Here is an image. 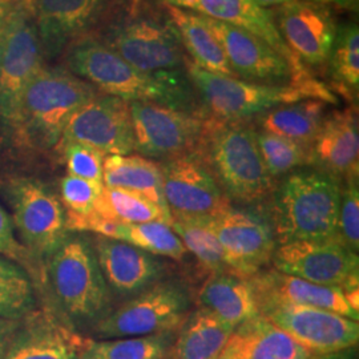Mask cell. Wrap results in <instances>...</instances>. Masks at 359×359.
Segmentation results:
<instances>
[{
	"instance_id": "1",
	"label": "cell",
	"mask_w": 359,
	"mask_h": 359,
	"mask_svg": "<svg viewBox=\"0 0 359 359\" xmlns=\"http://www.w3.org/2000/svg\"><path fill=\"white\" fill-rule=\"evenodd\" d=\"M68 65L77 77L86 79L105 95L128 103L147 102L196 112L192 83L180 69L142 72L112 48L95 41L75 47L68 56Z\"/></svg>"
},
{
	"instance_id": "2",
	"label": "cell",
	"mask_w": 359,
	"mask_h": 359,
	"mask_svg": "<svg viewBox=\"0 0 359 359\" xmlns=\"http://www.w3.org/2000/svg\"><path fill=\"white\" fill-rule=\"evenodd\" d=\"M342 182L318 169L287 175L273 196V234L280 245L337 237Z\"/></svg>"
},
{
	"instance_id": "3",
	"label": "cell",
	"mask_w": 359,
	"mask_h": 359,
	"mask_svg": "<svg viewBox=\"0 0 359 359\" xmlns=\"http://www.w3.org/2000/svg\"><path fill=\"white\" fill-rule=\"evenodd\" d=\"M197 152L229 200L252 204L273 192L274 179L262 161L256 130L245 126L244 121H224L206 116Z\"/></svg>"
},
{
	"instance_id": "4",
	"label": "cell",
	"mask_w": 359,
	"mask_h": 359,
	"mask_svg": "<svg viewBox=\"0 0 359 359\" xmlns=\"http://www.w3.org/2000/svg\"><path fill=\"white\" fill-rule=\"evenodd\" d=\"M97 96L93 86L62 68H43L23 93L13 129L19 144L50 149L77 111Z\"/></svg>"
},
{
	"instance_id": "5",
	"label": "cell",
	"mask_w": 359,
	"mask_h": 359,
	"mask_svg": "<svg viewBox=\"0 0 359 359\" xmlns=\"http://www.w3.org/2000/svg\"><path fill=\"white\" fill-rule=\"evenodd\" d=\"M46 259L47 280L65 316L76 322L102 318L111 304V290L92 243L83 236H67Z\"/></svg>"
},
{
	"instance_id": "6",
	"label": "cell",
	"mask_w": 359,
	"mask_h": 359,
	"mask_svg": "<svg viewBox=\"0 0 359 359\" xmlns=\"http://www.w3.org/2000/svg\"><path fill=\"white\" fill-rule=\"evenodd\" d=\"M187 75L193 87L200 93L212 117L224 121H244L270 109L317 99L325 103H337L329 88L316 90L295 86H271L240 80L237 77L222 76L206 72L184 56Z\"/></svg>"
},
{
	"instance_id": "7",
	"label": "cell",
	"mask_w": 359,
	"mask_h": 359,
	"mask_svg": "<svg viewBox=\"0 0 359 359\" xmlns=\"http://www.w3.org/2000/svg\"><path fill=\"white\" fill-rule=\"evenodd\" d=\"M191 308L192 297L187 285L164 278L108 310L95 322L92 332L107 339L172 333L179 330Z\"/></svg>"
},
{
	"instance_id": "8",
	"label": "cell",
	"mask_w": 359,
	"mask_h": 359,
	"mask_svg": "<svg viewBox=\"0 0 359 359\" xmlns=\"http://www.w3.org/2000/svg\"><path fill=\"white\" fill-rule=\"evenodd\" d=\"M277 271L309 283L341 287L359 311V258L338 237L280 245L271 257Z\"/></svg>"
},
{
	"instance_id": "9",
	"label": "cell",
	"mask_w": 359,
	"mask_h": 359,
	"mask_svg": "<svg viewBox=\"0 0 359 359\" xmlns=\"http://www.w3.org/2000/svg\"><path fill=\"white\" fill-rule=\"evenodd\" d=\"M6 194L13 210V224L34 258H47L65 241V208L60 198L41 181L13 179Z\"/></svg>"
},
{
	"instance_id": "10",
	"label": "cell",
	"mask_w": 359,
	"mask_h": 359,
	"mask_svg": "<svg viewBox=\"0 0 359 359\" xmlns=\"http://www.w3.org/2000/svg\"><path fill=\"white\" fill-rule=\"evenodd\" d=\"M129 105L135 151L142 156L167 161L197 152L205 130L204 114L147 102H132Z\"/></svg>"
},
{
	"instance_id": "11",
	"label": "cell",
	"mask_w": 359,
	"mask_h": 359,
	"mask_svg": "<svg viewBox=\"0 0 359 359\" xmlns=\"http://www.w3.org/2000/svg\"><path fill=\"white\" fill-rule=\"evenodd\" d=\"M257 304L259 316L289 334L311 354H327L358 345V321L290 302L261 299Z\"/></svg>"
},
{
	"instance_id": "12",
	"label": "cell",
	"mask_w": 359,
	"mask_h": 359,
	"mask_svg": "<svg viewBox=\"0 0 359 359\" xmlns=\"http://www.w3.org/2000/svg\"><path fill=\"white\" fill-rule=\"evenodd\" d=\"M160 168L172 218H213L231 208V200L198 152L170 158Z\"/></svg>"
},
{
	"instance_id": "13",
	"label": "cell",
	"mask_w": 359,
	"mask_h": 359,
	"mask_svg": "<svg viewBox=\"0 0 359 359\" xmlns=\"http://www.w3.org/2000/svg\"><path fill=\"white\" fill-rule=\"evenodd\" d=\"M43 68L36 27L25 11H13L0 38V121L7 127L27 87Z\"/></svg>"
},
{
	"instance_id": "14",
	"label": "cell",
	"mask_w": 359,
	"mask_h": 359,
	"mask_svg": "<svg viewBox=\"0 0 359 359\" xmlns=\"http://www.w3.org/2000/svg\"><path fill=\"white\" fill-rule=\"evenodd\" d=\"M67 142L90 145L105 156L132 154L135 133L128 102L109 95L96 96L72 116L56 147Z\"/></svg>"
},
{
	"instance_id": "15",
	"label": "cell",
	"mask_w": 359,
	"mask_h": 359,
	"mask_svg": "<svg viewBox=\"0 0 359 359\" xmlns=\"http://www.w3.org/2000/svg\"><path fill=\"white\" fill-rule=\"evenodd\" d=\"M206 222L222 245L233 274L249 280L271 261L276 238L261 218L231 206Z\"/></svg>"
},
{
	"instance_id": "16",
	"label": "cell",
	"mask_w": 359,
	"mask_h": 359,
	"mask_svg": "<svg viewBox=\"0 0 359 359\" xmlns=\"http://www.w3.org/2000/svg\"><path fill=\"white\" fill-rule=\"evenodd\" d=\"M273 13L286 46L304 65L327 63L338 27L329 6L289 0Z\"/></svg>"
},
{
	"instance_id": "17",
	"label": "cell",
	"mask_w": 359,
	"mask_h": 359,
	"mask_svg": "<svg viewBox=\"0 0 359 359\" xmlns=\"http://www.w3.org/2000/svg\"><path fill=\"white\" fill-rule=\"evenodd\" d=\"M194 13L229 23L266 43L289 63L295 87L321 88L325 84L310 75L306 65L286 46L276 25L273 13L258 6L255 0H197Z\"/></svg>"
},
{
	"instance_id": "18",
	"label": "cell",
	"mask_w": 359,
	"mask_h": 359,
	"mask_svg": "<svg viewBox=\"0 0 359 359\" xmlns=\"http://www.w3.org/2000/svg\"><path fill=\"white\" fill-rule=\"evenodd\" d=\"M112 50L142 72L179 69L184 62L181 40L172 22L132 20L116 31Z\"/></svg>"
},
{
	"instance_id": "19",
	"label": "cell",
	"mask_w": 359,
	"mask_h": 359,
	"mask_svg": "<svg viewBox=\"0 0 359 359\" xmlns=\"http://www.w3.org/2000/svg\"><path fill=\"white\" fill-rule=\"evenodd\" d=\"M204 19L218 39L237 79L241 77L250 83H270L271 86L293 83L290 65L266 43L229 23L208 16Z\"/></svg>"
},
{
	"instance_id": "20",
	"label": "cell",
	"mask_w": 359,
	"mask_h": 359,
	"mask_svg": "<svg viewBox=\"0 0 359 359\" xmlns=\"http://www.w3.org/2000/svg\"><path fill=\"white\" fill-rule=\"evenodd\" d=\"M92 245L104 280L116 294L133 297L167 278L169 265L161 257L103 236H96Z\"/></svg>"
},
{
	"instance_id": "21",
	"label": "cell",
	"mask_w": 359,
	"mask_h": 359,
	"mask_svg": "<svg viewBox=\"0 0 359 359\" xmlns=\"http://www.w3.org/2000/svg\"><path fill=\"white\" fill-rule=\"evenodd\" d=\"M86 341L50 311L34 309L19 320L3 359H80Z\"/></svg>"
},
{
	"instance_id": "22",
	"label": "cell",
	"mask_w": 359,
	"mask_h": 359,
	"mask_svg": "<svg viewBox=\"0 0 359 359\" xmlns=\"http://www.w3.org/2000/svg\"><path fill=\"white\" fill-rule=\"evenodd\" d=\"M309 165L329 173L341 182L358 177L359 128L357 108L325 116L309 149Z\"/></svg>"
},
{
	"instance_id": "23",
	"label": "cell",
	"mask_w": 359,
	"mask_h": 359,
	"mask_svg": "<svg viewBox=\"0 0 359 359\" xmlns=\"http://www.w3.org/2000/svg\"><path fill=\"white\" fill-rule=\"evenodd\" d=\"M249 280L257 301L273 299L323 309L358 321L359 311L350 306L345 292L341 287L309 283L276 269L257 273Z\"/></svg>"
},
{
	"instance_id": "24",
	"label": "cell",
	"mask_w": 359,
	"mask_h": 359,
	"mask_svg": "<svg viewBox=\"0 0 359 359\" xmlns=\"http://www.w3.org/2000/svg\"><path fill=\"white\" fill-rule=\"evenodd\" d=\"M200 308L216 314L234 329L259 316L250 280L231 274H210L197 295Z\"/></svg>"
},
{
	"instance_id": "25",
	"label": "cell",
	"mask_w": 359,
	"mask_h": 359,
	"mask_svg": "<svg viewBox=\"0 0 359 359\" xmlns=\"http://www.w3.org/2000/svg\"><path fill=\"white\" fill-rule=\"evenodd\" d=\"M100 0H39L38 35L41 48L56 55L68 40L90 25Z\"/></svg>"
},
{
	"instance_id": "26",
	"label": "cell",
	"mask_w": 359,
	"mask_h": 359,
	"mask_svg": "<svg viewBox=\"0 0 359 359\" xmlns=\"http://www.w3.org/2000/svg\"><path fill=\"white\" fill-rule=\"evenodd\" d=\"M167 10L172 25L179 34L181 44L189 52L194 65L215 75L237 77L218 39L206 25L201 13L169 4H167Z\"/></svg>"
},
{
	"instance_id": "27",
	"label": "cell",
	"mask_w": 359,
	"mask_h": 359,
	"mask_svg": "<svg viewBox=\"0 0 359 359\" xmlns=\"http://www.w3.org/2000/svg\"><path fill=\"white\" fill-rule=\"evenodd\" d=\"M234 327L204 308L191 311L180 326L172 359H215L228 344Z\"/></svg>"
},
{
	"instance_id": "28",
	"label": "cell",
	"mask_w": 359,
	"mask_h": 359,
	"mask_svg": "<svg viewBox=\"0 0 359 359\" xmlns=\"http://www.w3.org/2000/svg\"><path fill=\"white\" fill-rule=\"evenodd\" d=\"M103 181L108 188H120L144 194L169 212L163 192L161 168L151 158L139 154L105 156Z\"/></svg>"
},
{
	"instance_id": "29",
	"label": "cell",
	"mask_w": 359,
	"mask_h": 359,
	"mask_svg": "<svg viewBox=\"0 0 359 359\" xmlns=\"http://www.w3.org/2000/svg\"><path fill=\"white\" fill-rule=\"evenodd\" d=\"M326 103L308 99L285 104L259 115L261 130L274 133L310 149L325 118Z\"/></svg>"
},
{
	"instance_id": "30",
	"label": "cell",
	"mask_w": 359,
	"mask_h": 359,
	"mask_svg": "<svg viewBox=\"0 0 359 359\" xmlns=\"http://www.w3.org/2000/svg\"><path fill=\"white\" fill-rule=\"evenodd\" d=\"M173 333L104 341L87 338L80 359H168L175 342Z\"/></svg>"
},
{
	"instance_id": "31",
	"label": "cell",
	"mask_w": 359,
	"mask_h": 359,
	"mask_svg": "<svg viewBox=\"0 0 359 359\" xmlns=\"http://www.w3.org/2000/svg\"><path fill=\"white\" fill-rule=\"evenodd\" d=\"M236 329L246 339V359H308L311 355L306 347L262 316Z\"/></svg>"
},
{
	"instance_id": "32",
	"label": "cell",
	"mask_w": 359,
	"mask_h": 359,
	"mask_svg": "<svg viewBox=\"0 0 359 359\" xmlns=\"http://www.w3.org/2000/svg\"><path fill=\"white\" fill-rule=\"evenodd\" d=\"M96 212L104 218L120 224L164 222L172 225L173 222L172 215L147 196L105 185Z\"/></svg>"
},
{
	"instance_id": "33",
	"label": "cell",
	"mask_w": 359,
	"mask_h": 359,
	"mask_svg": "<svg viewBox=\"0 0 359 359\" xmlns=\"http://www.w3.org/2000/svg\"><path fill=\"white\" fill-rule=\"evenodd\" d=\"M172 229L181 243L210 274L231 273L228 258L206 218H173Z\"/></svg>"
},
{
	"instance_id": "34",
	"label": "cell",
	"mask_w": 359,
	"mask_h": 359,
	"mask_svg": "<svg viewBox=\"0 0 359 359\" xmlns=\"http://www.w3.org/2000/svg\"><path fill=\"white\" fill-rule=\"evenodd\" d=\"M109 238L124 241L157 257L181 261L187 249L170 225L164 222L116 224Z\"/></svg>"
},
{
	"instance_id": "35",
	"label": "cell",
	"mask_w": 359,
	"mask_h": 359,
	"mask_svg": "<svg viewBox=\"0 0 359 359\" xmlns=\"http://www.w3.org/2000/svg\"><path fill=\"white\" fill-rule=\"evenodd\" d=\"M35 305L29 273L13 259L0 257V317L22 320Z\"/></svg>"
},
{
	"instance_id": "36",
	"label": "cell",
	"mask_w": 359,
	"mask_h": 359,
	"mask_svg": "<svg viewBox=\"0 0 359 359\" xmlns=\"http://www.w3.org/2000/svg\"><path fill=\"white\" fill-rule=\"evenodd\" d=\"M332 76L335 84L345 93L358 92L359 29L357 25L338 27L330 57Z\"/></svg>"
},
{
	"instance_id": "37",
	"label": "cell",
	"mask_w": 359,
	"mask_h": 359,
	"mask_svg": "<svg viewBox=\"0 0 359 359\" xmlns=\"http://www.w3.org/2000/svg\"><path fill=\"white\" fill-rule=\"evenodd\" d=\"M256 139L262 161L273 179L309 165L306 147L265 130H256Z\"/></svg>"
},
{
	"instance_id": "38",
	"label": "cell",
	"mask_w": 359,
	"mask_h": 359,
	"mask_svg": "<svg viewBox=\"0 0 359 359\" xmlns=\"http://www.w3.org/2000/svg\"><path fill=\"white\" fill-rule=\"evenodd\" d=\"M104 184L67 175L60 181L59 198L65 208V221L92 216L103 193Z\"/></svg>"
},
{
	"instance_id": "39",
	"label": "cell",
	"mask_w": 359,
	"mask_h": 359,
	"mask_svg": "<svg viewBox=\"0 0 359 359\" xmlns=\"http://www.w3.org/2000/svg\"><path fill=\"white\" fill-rule=\"evenodd\" d=\"M337 237L353 253L359 250V184L358 177L342 181L338 212Z\"/></svg>"
},
{
	"instance_id": "40",
	"label": "cell",
	"mask_w": 359,
	"mask_h": 359,
	"mask_svg": "<svg viewBox=\"0 0 359 359\" xmlns=\"http://www.w3.org/2000/svg\"><path fill=\"white\" fill-rule=\"evenodd\" d=\"M56 148L63 154L68 175L96 184H104L105 154L81 142H67Z\"/></svg>"
},
{
	"instance_id": "41",
	"label": "cell",
	"mask_w": 359,
	"mask_h": 359,
	"mask_svg": "<svg viewBox=\"0 0 359 359\" xmlns=\"http://www.w3.org/2000/svg\"><path fill=\"white\" fill-rule=\"evenodd\" d=\"M0 255L23 265L29 276L35 274L38 270L36 259L28 252L25 245L18 241L13 233V225L8 213L0 205Z\"/></svg>"
},
{
	"instance_id": "42",
	"label": "cell",
	"mask_w": 359,
	"mask_h": 359,
	"mask_svg": "<svg viewBox=\"0 0 359 359\" xmlns=\"http://www.w3.org/2000/svg\"><path fill=\"white\" fill-rule=\"evenodd\" d=\"M215 359H246V339L240 330H234L228 344Z\"/></svg>"
},
{
	"instance_id": "43",
	"label": "cell",
	"mask_w": 359,
	"mask_h": 359,
	"mask_svg": "<svg viewBox=\"0 0 359 359\" xmlns=\"http://www.w3.org/2000/svg\"><path fill=\"white\" fill-rule=\"evenodd\" d=\"M19 326V320H8L0 317V359H3L13 334Z\"/></svg>"
},
{
	"instance_id": "44",
	"label": "cell",
	"mask_w": 359,
	"mask_h": 359,
	"mask_svg": "<svg viewBox=\"0 0 359 359\" xmlns=\"http://www.w3.org/2000/svg\"><path fill=\"white\" fill-rule=\"evenodd\" d=\"M308 359H357V346L327 354H311Z\"/></svg>"
},
{
	"instance_id": "45",
	"label": "cell",
	"mask_w": 359,
	"mask_h": 359,
	"mask_svg": "<svg viewBox=\"0 0 359 359\" xmlns=\"http://www.w3.org/2000/svg\"><path fill=\"white\" fill-rule=\"evenodd\" d=\"M310 1H317L321 4H326V6H337L341 8H357L358 6V0H310Z\"/></svg>"
},
{
	"instance_id": "46",
	"label": "cell",
	"mask_w": 359,
	"mask_h": 359,
	"mask_svg": "<svg viewBox=\"0 0 359 359\" xmlns=\"http://www.w3.org/2000/svg\"><path fill=\"white\" fill-rule=\"evenodd\" d=\"M165 4L173 6V7H179V8H184V10H191L194 11L196 3L197 0H163Z\"/></svg>"
},
{
	"instance_id": "47",
	"label": "cell",
	"mask_w": 359,
	"mask_h": 359,
	"mask_svg": "<svg viewBox=\"0 0 359 359\" xmlns=\"http://www.w3.org/2000/svg\"><path fill=\"white\" fill-rule=\"evenodd\" d=\"M10 13H11V10L4 3L0 1V38H1L3 32H4V29H6V26H7Z\"/></svg>"
},
{
	"instance_id": "48",
	"label": "cell",
	"mask_w": 359,
	"mask_h": 359,
	"mask_svg": "<svg viewBox=\"0 0 359 359\" xmlns=\"http://www.w3.org/2000/svg\"><path fill=\"white\" fill-rule=\"evenodd\" d=\"M258 6L266 8V7H271V6H281L283 3L289 1V0H255Z\"/></svg>"
},
{
	"instance_id": "49",
	"label": "cell",
	"mask_w": 359,
	"mask_h": 359,
	"mask_svg": "<svg viewBox=\"0 0 359 359\" xmlns=\"http://www.w3.org/2000/svg\"><path fill=\"white\" fill-rule=\"evenodd\" d=\"M126 1H128L129 4H135L137 0H126Z\"/></svg>"
}]
</instances>
